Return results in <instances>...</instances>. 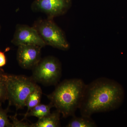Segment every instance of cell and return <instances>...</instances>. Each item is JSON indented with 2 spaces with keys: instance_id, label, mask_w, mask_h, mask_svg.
<instances>
[{
  "instance_id": "cell-1",
  "label": "cell",
  "mask_w": 127,
  "mask_h": 127,
  "mask_svg": "<svg viewBox=\"0 0 127 127\" xmlns=\"http://www.w3.org/2000/svg\"><path fill=\"white\" fill-rule=\"evenodd\" d=\"M125 98L122 86L113 79L101 77L86 86L79 109L81 115L90 117L98 113L115 110Z\"/></svg>"
},
{
  "instance_id": "cell-2",
  "label": "cell",
  "mask_w": 127,
  "mask_h": 127,
  "mask_svg": "<svg viewBox=\"0 0 127 127\" xmlns=\"http://www.w3.org/2000/svg\"><path fill=\"white\" fill-rule=\"evenodd\" d=\"M86 86L84 81L79 78L66 79L47 96L63 118L73 117L79 109Z\"/></svg>"
},
{
  "instance_id": "cell-3",
  "label": "cell",
  "mask_w": 127,
  "mask_h": 127,
  "mask_svg": "<svg viewBox=\"0 0 127 127\" xmlns=\"http://www.w3.org/2000/svg\"><path fill=\"white\" fill-rule=\"evenodd\" d=\"M32 77L25 75L7 74V100L9 105L14 106L17 111L23 109L28 97L37 86Z\"/></svg>"
},
{
  "instance_id": "cell-4",
  "label": "cell",
  "mask_w": 127,
  "mask_h": 127,
  "mask_svg": "<svg viewBox=\"0 0 127 127\" xmlns=\"http://www.w3.org/2000/svg\"><path fill=\"white\" fill-rule=\"evenodd\" d=\"M32 70V77L34 81L45 86H56L61 77V64L54 57L48 56L41 59Z\"/></svg>"
},
{
  "instance_id": "cell-5",
  "label": "cell",
  "mask_w": 127,
  "mask_h": 127,
  "mask_svg": "<svg viewBox=\"0 0 127 127\" xmlns=\"http://www.w3.org/2000/svg\"><path fill=\"white\" fill-rule=\"evenodd\" d=\"M53 19L37 20L35 22L33 27L46 45L64 51L68 50L70 46L65 34Z\"/></svg>"
},
{
  "instance_id": "cell-6",
  "label": "cell",
  "mask_w": 127,
  "mask_h": 127,
  "mask_svg": "<svg viewBox=\"0 0 127 127\" xmlns=\"http://www.w3.org/2000/svg\"><path fill=\"white\" fill-rule=\"evenodd\" d=\"M71 0H34L32 10L46 14L48 18L53 19L67 12L71 5Z\"/></svg>"
},
{
  "instance_id": "cell-7",
  "label": "cell",
  "mask_w": 127,
  "mask_h": 127,
  "mask_svg": "<svg viewBox=\"0 0 127 127\" xmlns=\"http://www.w3.org/2000/svg\"><path fill=\"white\" fill-rule=\"evenodd\" d=\"M11 42L17 46L21 45H35L42 48L46 46L33 26L31 27L28 25L20 24H18L16 26Z\"/></svg>"
},
{
  "instance_id": "cell-8",
  "label": "cell",
  "mask_w": 127,
  "mask_h": 127,
  "mask_svg": "<svg viewBox=\"0 0 127 127\" xmlns=\"http://www.w3.org/2000/svg\"><path fill=\"white\" fill-rule=\"evenodd\" d=\"M16 58L19 65L23 69L32 70L41 59L42 47L35 45L18 46Z\"/></svg>"
},
{
  "instance_id": "cell-9",
  "label": "cell",
  "mask_w": 127,
  "mask_h": 127,
  "mask_svg": "<svg viewBox=\"0 0 127 127\" xmlns=\"http://www.w3.org/2000/svg\"><path fill=\"white\" fill-rule=\"evenodd\" d=\"M61 114L56 109L45 117L38 119L36 123L31 124V127H61Z\"/></svg>"
},
{
  "instance_id": "cell-10",
  "label": "cell",
  "mask_w": 127,
  "mask_h": 127,
  "mask_svg": "<svg viewBox=\"0 0 127 127\" xmlns=\"http://www.w3.org/2000/svg\"><path fill=\"white\" fill-rule=\"evenodd\" d=\"M54 106L51 103L49 104H40L31 109L28 113L24 116L22 120H25L28 117H36L38 119L42 118L51 113V109Z\"/></svg>"
},
{
  "instance_id": "cell-11",
  "label": "cell",
  "mask_w": 127,
  "mask_h": 127,
  "mask_svg": "<svg viewBox=\"0 0 127 127\" xmlns=\"http://www.w3.org/2000/svg\"><path fill=\"white\" fill-rule=\"evenodd\" d=\"M66 125L67 127H96V124L90 117L81 116V117L73 116Z\"/></svg>"
},
{
  "instance_id": "cell-12",
  "label": "cell",
  "mask_w": 127,
  "mask_h": 127,
  "mask_svg": "<svg viewBox=\"0 0 127 127\" xmlns=\"http://www.w3.org/2000/svg\"><path fill=\"white\" fill-rule=\"evenodd\" d=\"M42 94L41 89L37 85L34 91L28 96L26 100L25 106L27 107V110L24 116L26 115L31 109L40 103Z\"/></svg>"
},
{
  "instance_id": "cell-13",
  "label": "cell",
  "mask_w": 127,
  "mask_h": 127,
  "mask_svg": "<svg viewBox=\"0 0 127 127\" xmlns=\"http://www.w3.org/2000/svg\"><path fill=\"white\" fill-rule=\"evenodd\" d=\"M7 74L0 68V102H4L7 100Z\"/></svg>"
},
{
  "instance_id": "cell-14",
  "label": "cell",
  "mask_w": 127,
  "mask_h": 127,
  "mask_svg": "<svg viewBox=\"0 0 127 127\" xmlns=\"http://www.w3.org/2000/svg\"><path fill=\"white\" fill-rule=\"evenodd\" d=\"M1 103L0 102V127H12L11 123L10 122L9 116L7 114L10 106L8 105L6 109H3L1 107Z\"/></svg>"
},
{
  "instance_id": "cell-15",
  "label": "cell",
  "mask_w": 127,
  "mask_h": 127,
  "mask_svg": "<svg viewBox=\"0 0 127 127\" xmlns=\"http://www.w3.org/2000/svg\"><path fill=\"white\" fill-rule=\"evenodd\" d=\"M9 118L11 120L12 127H31V125L27 123L20 120L17 118V114L14 116H9Z\"/></svg>"
},
{
  "instance_id": "cell-16",
  "label": "cell",
  "mask_w": 127,
  "mask_h": 127,
  "mask_svg": "<svg viewBox=\"0 0 127 127\" xmlns=\"http://www.w3.org/2000/svg\"><path fill=\"white\" fill-rule=\"evenodd\" d=\"M10 50L9 48H7L4 52L0 50V68H1L6 65L7 63V58L5 55V53Z\"/></svg>"
},
{
  "instance_id": "cell-17",
  "label": "cell",
  "mask_w": 127,
  "mask_h": 127,
  "mask_svg": "<svg viewBox=\"0 0 127 127\" xmlns=\"http://www.w3.org/2000/svg\"><path fill=\"white\" fill-rule=\"evenodd\" d=\"M1 30V26L0 25V31Z\"/></svg>"
}]
</instances>
